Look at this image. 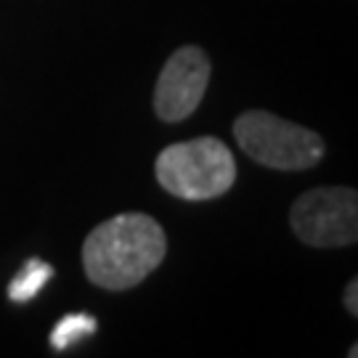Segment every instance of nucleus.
I'll use <instances>...</instances> for the list:
<instances>
[{"label": "nucleus", "mask_w": 358, "mask_h": 358, "mask_svg": "<svg viewBox=\"0 0 358 358\" xmlns=\"http://www.w3.org/2000/svg\"><path fill=\"white\" fill-rule=\"evenodd\" d=\"M210 72V59L199 45L173 51L154 85V115L162 122H180L192 117L205 99Z\"/></svg>", "instance_id": "nucleus-5"}, {"label": "nucleus", "mask_w": 358, "mask_h": 358, "mask_svg": "<svg viewBox=\"0 0 358 358\" xmlns=\"http://www.w3.org/2000/svg\"><path fill=\"white\" fill-rule=\"evenodd\" d=\"M345 308L350 316H358V279H350L345 289Z\"/></svg>", "instance_id": "nucleus-8"}, {"label": "nucleus", "mask_w": 358, "mask_h": 358, "mask_svg": "<svg viewBox=\"0 0 358 358\" xmlns=\"http://www.w3.org/2000/svg\"><path fill=\"white\" fill-rule=\"evenodd\" d=\"M157 183L186 202H207L229 192L236 180V159L226 143L213 136L170 143L154 162Z\"/></svg>", "instance_id": "nucleus-2"}, {"label": "nucleus", "mask_w": 358, "mask_h": 358, "mask_svg": "<svg viewBox=\"0 0 358 358\" xmlns=\"http://www.w3.org/2000/svg\"><path fill=\"white\" fill-rule=\"evenodd\" d=\"M53 279V268L51 263L40 260V257H29L22 271L16 273L8 284V300L22 306V303H29L40 294V289Z\"/></svg>", "instance_id": "nucleus-6"}, {"label": "nucleus", "mask_w": 358, "mask_h": 358, "mask_svg": "<svg viewBox=\"0 0 358 358\" xmlns=\"http://www.w3.org/2000/svg\"><path fill=\"white\" fill-rule=\"evenodd\" d=\"M96 319L90 313H69L53 327V332L48 334V343L53 350H66V348L83 343L85 337L96 334Z\"/></svg>", "instance_id": "nucleus-7"}, {"label": "nucleus", "mask_w": 358, "mask_h": 358, "mask_svg": "<svg viewBox=\"0 0 358 358\" xmlns=\"http://www.w3.org/2000/svg\"><path fill=\"white\" fill-rule=\"evenodd\" d=\"M289 223L308 247H348L358 239V194L348 186L310 189L297 196Z\"/></svg>", "instance_id": "nucleus-4"}, {"label": "nucleus", "mask_w": 358, "mask_h": 358, "mask_svg": "<svg viewBox=\"0 0 358 358\" xmlns=\"http://www.w3.org/2000/svg\"><path fill=\"white\" fill-rule=\"evenodd\" d=\"M167 252L165 229L146 213H122L99 223L83 244L88 282L122 292L141 284Z\"/></svg>", "instance_id": "nucleus-1"}, {"label": "nucleus", "mask_w": 358, "mask_h": 358, "mask_svg": "<svg viewBox=\"0 0 358 358\" xmlns=\"http://www.w3.org/2000/svg\"><path fill=\"white\" fill-rule=\"evenodd\" d=\"M234 136L250 159L271 170H308L319 165L324 157V138L316 130L294 125L263 109L239 115L234 122Z\"/></svg>", "instance_id": "nucleus-3"}]
</instances>
